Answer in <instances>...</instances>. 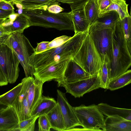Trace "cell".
Segmentation results:
<instances>
[{
	"instance_id": "1",
	"label": "cell",
	"mask_w": 131,
	"mask_h": 131,
	"mask_svg": "<svg viewBox=\"0 0 131 131\" xmlns=\"http://www.w3.org/2000/svg\"><path fill=\"white\" fill-rule=\"evenodd\" d=\"M88 31L75 34L70 39L61 46L32 54L29 64L35 70L66 59H72L80 49Z\"/></svg>"
},
{
	"instance_id": "2",
	"label": "cell",
	"mask_w": 131,
	"mask_h": 131,
	"mask_svg": "<svg viewBox=\"0 0 131 131\" xmlns=\"http://www.w3.org/2000/svg\"><path fill=\"white\" fill-rule=\"evenodd\" d=\"M112 57L108 64L110 81L126 71L131 64V56L125 39L120 20L114 29Z\"/></svg>"
},
{
	"instance_id": "3",
	"label": "cell",
	"mask_w": 131,
	"mask_h": 131,
	"mask_svg": "<svg viewBox=\"0 0 131 131\" xmlns=\"http://www.w3.org/2000/svg\"><path fill=\"white\" fill-rule=\"evenodd\" d=\"M23 14L28 17L31 26L54 28L61 30L74 31L71 11L57 14L39 9H23Z\"/></svg>"
},
{
	"instance_id": "4",
	"label": "cell",
	"mask_w": 131,
	"mask_h": 131,
	"mask_svg": "<svg viewBox=\"0 0 131 131\" xmlns=\"http://www.w3.org/2000/svg\"><path fill=\"white\" fill-rule=\"evenodd\" d=\"M14 52L24 69L26 77H34L35 69L29 64V58L35 53V48L21 33L9 35L4 43Z\"/></svg>"
},
{
	"instance_id": "5",
	"label": "cell",
	"mask_w": 131,
	"mask_h": 131,
	"mask_svg": "<svg viewBox=\"0 0 131 131\" xmlns=\"http://www.w3.org/2000/svg\"><path fill=\"white\" fill-rule=\"evenodd\" d=\"M72 59L91 76L98 73L103 62L89 33Z\"/></svg>"
},
{
	"instance_id": "6",
	"label": "cell",
	"mask_w": 131,
	"mask_h": 131,
	"mask_svg": "<svg viewBox=\"0 0 131 131\" xmlns=\"http://www.w3.org/2000/svg\"><path fill=\"white\" fill-rule=\"evenodd\" d=\"M72 108L79 124L83 127L82 130L105 131V119L97 105L82 104L72 107Z\"/></svg>"
},
{
	"instance_id": "7",
	"label": "cell",
	"mask_w": 131,
	"mask_h": 131,
	"mask_svg": "<svg viewBox=\"0 0 131 131\" xmlns=\"http://www.w3.org/2000/svg\"><path fill=\"white\" fill-rule=\"evenodd\" d=\"M19 61L13 50L7 45H0V71L8 83H14L19 76Z\"/></svg>"
},
{
	"instance_id": "8",
	"label": "cell",
	"mask_w": 131,
	"mask_h": 131,
	"mask_svg": "<svg viewBox=\"0 0 131 131\" xmlns=\"http://www.w3.org/2000/svg\"><path fill=\"white\" fill-rule=\"evenodd\" d=\"M114 29L106 28L88 32L103 61L108 64L112 54Z\"/></svg>"
},
{
	"instance_id": "9",
	"label": "cell",
	"mask_w": 131,
	"mask_h": 131,
	"mask_svg": "<svg viewBox=\"0 0 131 131\" xmlns=\"http://www.w3.org/2000/svg\"><path fill=\"white\" fill-rule=\"evenodd\" d=\"M58 87H64L66 92L75 98L82 97L85 93L100 88L99 73L88 78L68 83H62Z\"/></svg>"
},
{
	"instance_id": "10",
	"label": "cell",
	"mask_w": 131,
	"mask_h": 131,
	"mask_svg": "<svg viewBox=\"0 0 131 131\" xmlns=\"http://www.w3.org/2000/svg\"><path fill=\"white\" fill-rule=\"evenodd\" d=\"M70 59L61 60L42 68L35 69L34 73V78L44 83L52 80L59 82L62 80L68 63Z\"/></svg>"
},
{
	"instance_id": "11",
	"label": "cell",
	"mask_w": 131,
	"mask_h": 131,
	"mask_svg": "<svg viewBox=\"0 0 131 131\" xmlns=\"http://www.w3.org/2000/svg\"><path fill=\"white\" fill-rule=\"evenodd\" d=\"M57 102L59 105L63 117L66 130H70L76 126H81L73 111L72 107L68 102L65 93L57 90Z\"/></svg>"
},
{
	"instance_id": "12",
	"label": "cell",
	"mask_w": 131,
	"mask_h": 131,
	"mask_svg": "<svg viewBox=\"0 0 131 131\" xmlns=\"http://www.w3.org/2000/svg\"><path fill=\"white\" fill-rule=\"evenodd\" d=\"M25 78L27 86V100L31 114L42 96V86L44 83L33 77Z\"/></svg>"
},
{
	"instance_id": "13",
	"label": "cell",
	"mask_w": 131,
	"mask_h": 131,
	"mask_svg": "<svg viewBox=\"0 0 131 131\" xmlns=\"http://www.w3.org/2000/svg\"><path fill=\"white\" fill-rule=\"evenodd\" d=\"M21 82L23 84L21 89L12 106L17 114L19 122L31 117L27 100V86L25 78L22 80Z\"/></svg>"
},
{
	"instance_id": "14",
	"label": "cell",
	"mask_w": 131,
	"mask_h": 131,
	"mask_svg": "<svg viewBox=\"0 0 131 131\" xmlns=\"http://www.w3.org/2000/svg\"><path fill=\"white\" fill-rule=\"evenodd\" d=\"M120 20L119 14L115 10L100 13L95 21L90 25L88 32L106 28L114 29L116 24Z\"/></svg>"
},
{
	"instance_id": "15",
	"label": "cell",
	"mask_w": 131,
	"mask_h": 131,
	"mask_svg": "<svg viewBox=\"0 0 131 131\" xmlns=\"http://www.w3.org/2000/svg\"><path fill=\"white\" fill-rule=\"evenodd\" d=\"M91 76L72 59H71L68 63L61 81L58 83V84L75 81Z\"/></svg>"
},
{
	"instance_id": "16",
	"label": "cell",
	"mask_w": 131,
	"mask_h": 131,
	"mask_svg": "<svg viewBox=\"0 0 131 131\" xmlns=\"http://www.w3.org/2000/svg\"><path fill=\"white\" fill-rule=\"evenodd\" d=\"M19 122L12 106H8L0 111V131H17Z\"/></svg>"
},
{
	"instance_id": "17",
	"label": "cell",
	"mask_w": 131,
	"mask_h": 131,
	"mask_svg": "<svg viewBox=\"0 0 131 131\" xmlns=\"http://www.w3.org/2000/svg\"><path fill=\"white\" fill-rule=\"evenodd\" d=\"M2 25L5 32L9 35L15 33H23L25 29L31 26L27 17L22 13L19 14L11 23L6 20Z\"/></svg>"
},
{
	"instance_id": "18",
	"label": "cell",
	"mask_w": 131,
	"mask_h": 131,
	"mask_svg": "<svg viewBox=\"0 0 131 131\" xmlns=\"http://www.w3.org/2000/svg\"><path fill=\"white\" fill-rule=\"evenodd\" d=\"M105 124V131H131V121L121 117H107Z\"/></svg>"
},
{
	"instance_id": "19",
	"label": "cell",
	"mask_w": 131,
	"mask_h": 131,
	"mask_svg": "<svg viewBox=\"0 0 131 131\" xmlns=\"http://www.w3.org/2000/svg\"><path fill=\"white\" fill-rule=\"evenodd\" d=\"M71 12L75 34L88 31L91 24L85 15L84 8Z\"/></svg>"
},
{
	"instance_id": "20",
	"label": "cell",
	"mask_w": 131,
	"mask_h": 131,
	"mask_svg": "<svg viewBox=\"0 0 131 131\" xmlns=\"http://www.w3.org/2000/svg\"><path fill=\"white\" fill-rule=\"evenodd\" d=\"M97 106L102 113L107 117L119 116L131 121L130 109L114 107L103 103L99 104Z\"/></svg>"
},
{
	"instance_id": "21",
	"label": "cell",
	"mask_w": 131,
	"mask_h": 131,
	"mask_svg": "<svg viewBox=\"0 0 131 131\" xmlns=\"http://www.w3.org/2000/svg\"><path fill=\"white\" fill-rule=\"evenodd\" d=\"M57 104V102L53 98L42 95L37 105L31 112V116H39L47 114Z\"/></svg>"
},
{
	"instance_id": "22",
	"label": "cell",
	"mask_w": 131,
	"mask_h": 131,
	"mask_svg": "<svg viewBox=\"0 0 131 131\" xmlns=\"http://www.w3.org/2000/svg\"><path fill=\"white\" fill-rule=\"evenodd\" d=\"M46 114L49 121L51 128L58 131H65L63 118L58 104Z\"/></svg>"
},
{
	"instance_id": "23",
	"label": "cell",
	"mask_w": 131,
	"mask_h": 131,
	"mask_svg": "<svg viewBox=\"0 0 131 131\" xmlns=\"http://www.w3.org/2000/svg\"><path fill=\"white\" fill-rule=\"evenodd\" d=\"M53 4L60 5L57 0H25L19 4L20 9H47L48 7Z\"/></svg>"
},
{
	"instance_id": "24",
	"label": "cell",
	"mask_w": 131,
	"mask_h": 131,
	"mask_svg": "<svg viewBox=\"0 0 131 131\" xmlns=\"http://www.w3.org/2000/svg\"><path fill=\"white\" fill-rule=\"evenodd\" d=\"M131 82V70H127L118 77L110 81L107 89L114 91L128 84Z\"/></svg>"
},
{
	"instance_id": "25",
	"label": "cell",
	"mask_w": 131,
	"mask_h": 131,
	"mask_svg": "<svg viewBox=\"0 0 131 131\" xmlns=\"http://www.w3.org/2000/svg\"><path fill=\"white\" fill-rule=\"evenodd\" d=\"M21 82L13 89L0 95V102L7 106H12L22 87Z\"/></svg>"
},
{
	"instance_id": "26",
	"label": "cell",
	"mask_w": 131,
	"mask_h": 131,
	"mask_svg": "<svg viewBox=\"0 0 131 131\" xmlns=\"http://www.w3.org/2000/svg\"><path fill=\"white\" fill-rule=\"evenodd\" d=\"M84 11L91 25L98 18L100 13L96 0H89L84 7Z\"/></svg>"
},
{
	"instance_id": "27",
	"label": "cell",
	"mask_w": 131,
	"mask_h": 131,
	"mask_svg": "<svg viewBox=\"0 0 131 131\" xmlns=\"http://www.w3.org/2000/svg\"><path fill=\"white\" fill-rule=\"evenodd\" d=\"M120 21L122 27L124 37L129 52L131 53V16L125 17Z\"/></svg>"
},
{
	"instance_id": "28",
	"label": "cell",
	"mask_w": 131,
	"mask_h": 131,
	"mask_svg": "<svg viewBox=\"0 0 131 131\" xmlns=\"http://www.w3.org/2000/svg\"><path fill=\"white\" fill-rule=\"evenodd\" d=\"M99 73L100 80V88L107 89L110 80L108 75V63L106 61H103Z\"/></svg>"
},
{
	"instance_id": "29",
	"label": "cell",
	"mask_w": 131,
	"mask_h": 131,
	"mask_svg": "<svg viewBox=\"0 0 131 131\" xmlns=\"http://www.w3.org/2000/svg\"><path fill=\"white\" fill-rule=\"evenodd\" d=\"M38 117V116H32L30 118L19 122L17 131H34L35 122Z\"/></svg>"
},
{
	"instance_id": "30",
	"label": "cell",
	"mask_w": 131,
	"mask_h": 131,
	"mask_svg": "<svg viewBox=\"0 0 131 131\" xmlns=\"http://www.w3.org/2000/svg\"><path fill=\"white\" fill-rule=\"evenodd\" d=\"M59 2L67 3L70 5L72 11L79 10L84 8L89 0H57Z\"/></svg>"
},
{
	"instance_id": "31",
	"label": "cell",
	"mask_w": 131,
	"mask_h": 131,
	"mask_svg": "<svg viewBox=\"0 0 131 131\" xmlns=\"http://www.w3.org/2000/svg\"><path fill=\"white\" fill-rule=\"evenodd\" d=\"M128 4L126 3L125 0H119L116 12L119 14L120 20L130 15L128 12Z\"/></svg>"
},
{
	"instance_id": "32",
	"label": "cell",
	"mask_w": 131,
	"mask_h": 131,
	"mask_svg": "<svg viewBox=\"0 0 131 131\" xmlns=\"http://www.w3.org/2000/svg\"><path fill=\"white\" fill-rule=\"evenodd\" d=\"M38 124L39 131H49L51 128L50 124L46 114L38 117Z\"/></svg>"
},
{
	"instance_id": "33",
	"label": "cell",
	"mask_w": 131,
	"mask_h": 131,
	"mask_svg": "<svg viewBox=\"0 0 131 131\" xmlns=\"http://www.w3.org/2000/svg\"><path fill=\"white\" fill-rule=\"evenodd\" d=\"M71 37L63 35L57 37L50 42L48 45V49L59 46L67 41Z\"/></svg>"
},
{
	"instance_id": "34",
	"label": "cell",
	"mask_w": 131,
	"mask_h": 131,
	"mask_svg": "<svg viewBox=\"0 0 131 131\" xmlns=\"http://www.w3.org/2000/svg\"><path fill=\"white\" fill-rule=\"evenodd\" d=\"M96 1L100 13L110 4L112 0H96Z\"/></svg>"
},
{
	"instance_id": "35",
	"label": "cell",
	"mask_w": 131,
	"mask_h": 131,
	"mask_svg": "<svg viewBox=\"0 0 131 131\" xmlns=\"http://www.w3.org/2000/svg\"><path fill=\"white\" fill-rule=\"evenodd\" d=\"M50 42L43 41L37 43L35 49V53H38L44 51L48 49V45Z\"/></svg>"
},
{
	"instance_id": "36",
	"label": "cell",
	"mask_w": 131,
	"mask_h": 131,
	"mask_svg": "<svg viewBox=\"0 0 131 131\" xmlns=\"http://www.w3.org/2000/svg\"><path fill=\"white\" fill-rule=\"evenodd\" d=\"M47 9L50 12L57 14L63 11L64 9L59 5L53 4L48 7Z\"/></svg>"
},
{
	"instance_id": "37",
	"label": "cell",
	"mask_w": 131,
	"mask_h": 131,
	"mask_svg": "<svg viewBox=\"0 0 131 131\" xmlns=\"http://www.w3.org/2000/svg\"><path fill=\"white\" fill-rule=\"evenodd\" d=\"M11 3L2 0L0 2V9L6 10H14V7Z\"/></svg>"
},
{
	"instance_id": "38",
	"label": "cell",
	"mask_w": 131,
	"mask_h": 131,
	"mask_svg": "<svg viewBox=\"0 0 131 131\" xmlns=\"http://www.w3.org/2000/svg\"><path fill=\"white\" fill-rule=\"evenodd\" d=\"M9 35L3 28L2 25L0 26V45L4 43Z\"/></svg>"
},
{
	"instance_id": "39",
	"label": "cell",
	"mask_w": 131,
	"mask_h": 131,
	"mask_svg": "<svg viewBox=\"0 0 131 131\" xmlns=\"http://www.w3.org/2000/svg\"><path fill=\"white\" fill-rule=\"evenodd\" d=\"M14 13V10H6L0 9V19L9 18V16Z\"/></svg>"
},
{
	"instance_id": "40",
	"label": "cell",
	"mask_w": 131,
	"mask_h": 131,
	"mask_svg": "<svg viewBox=\"0 0 131 131\" xmlns=\"http://www.w3.org/2000/svg\"><path fill=\"white\" fill-rule=\"evenodd\" d=\"M8 83L4 76L0 71V86L6 85Z\"/></svg>"
},
{
	"instance_id": "41",
	"label": "cell",
	"mask_w": 131,
	"mask_h": 131,
	"mask_svg": "<svg viewBox=\"0 0 131 131\" xmlns=\"http://www.w3.org/2000/svg\"><path fill=\"white\" fill-rule=\"evenodd\" d=\"M25 0H12V2L13 4L16 5L19 4Z\"/></svg>"
},
{
	"instance_id": "42",
	"label": "cell",
	"mask_w": 131,
	"mask_h": 131,
	"mask_svg": "<svg viewBox=\"0 0 131 131\" xmlns=\"http://www.w3.org/2000/svg\"><path fill=\"white\" fill-rule=\"evenodd\" d=\"M8 106L1 103L0 102V111L6 108Z\"/></svg>"
},
{
	"instance_id": "43",
	"label": "cell",
	"mask_w": 131,
	"mask_h": 131,
	"mask_svg": "<svg viewBox=\"0 0 131 131\" xmlns=\"http://www.w3.org/2000/svg\"><path fill=\"white\" fill-rule=\"evenodd\" d=\"M7 19H0V26L3 24L5 22V20Z\"/></svg>"
},
{
	"instance_id": "44",
	"label": "cell",
	"mask_w": 131,
	"mask_h": 131,
	"mask_svg": "<svg viewBox=\"0 0 131 131\" xmlns=\"http://www.w3.org/2000/svg\"><path fill=\"white\" fill-rule=\"evenodd\" d=\"M7 2H12V0H3Z\"/></svg>"
},
{
	"instance_id": "45",
	"label": "cell",
	"mask_w": 131,
	"mask_h": 131,
	"mask_svg": "<svg viewBox=\"0 0 131 131\" xmlns=\"http://www.w3.org/2000/svg\"><path fill=\"white\" fill-rule=\"evenodd\" d=\"M2 0H0V2Z\"/></svg>"
}]
</instances>
